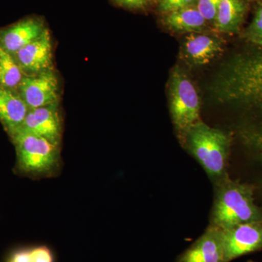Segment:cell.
<instances>
[{
  "mask_svg": "<svg viewBox=\"0 0 262 262\" xmlns=\"http://www.w3.org/2000/svg\"><path fill=\"white\" fill-rule=\"evenodd\" d=\"M243 52L224 65L213 97L241 113L236 134L262 172V48ZM262 191V179L261 182Z\"/></svg>",
  "mask_w": 262,
  "mask_h": 262,
  "instance_id": "obj_1",
  "label": "cell"
},
{
  "mask_svg": "<svg viewBox=\"0 0 262 262\" xmlns=\"http://www.w3.org/2000/svg\"><path fill=\"white\" fill-rule=\"evenodd\" d=\"M214 196L209 225L225 231L262 220V207L255 199L256 187L230 177L213 185Z\"/></svg>",
  "mask_w": 262,
  "mask_h": 262,
  "instance_id": "obj_2",
  "label": "cell"
},
{
  "mask_svg": "<svg viewBox=\"0 0 262 262\" xmlns=\"http://www.w3.org/2000/svg\"><path fill=\"white\" fill-rule=\"evenodd\" d=\"M180 144L201 165L213 186L228 178L232 145L229 134L200 120L189 128Z\"/></svg>",
  "mask_w": 262,
  "mask_h": 262,
  "instance_id": "obj_3",
  "label": "cell"
},
{
  "mask_svg": "<svg viewBox=\"0 0 262 262\" xmlns=\"http://www.w3.org/2000/svg\"><path fill=\"white\" fill-rule=\"evenodd\" d=\"M16 151V168L32 177H48L58 172L61 165L60 146L45 138L18 132L10 138Z\"/></svg>",
  "mask_w": 262,
  "mask_h": 262,
  "instance_id": "obj_4",
  "label": "cell"
},
{
  "mask_svg": "<svg viewBox=\"0 0 262 262\" xmlns=\"http://www.w3.org/2000/svg\"><path fill=\"white\" fill-rule=\"evenodd\" d=\"M169 108L179 142L201 120V98L187 72L178 66L172 69L168 82Z\"/></svg>",
  "mask_w": 262,
  "mask_h": 262,
  "instance_id": "obj_5",
  "label": "cell"
},
{
  "mask_svg": "<svg viewBox=\"0 0 262 262\" xmlns=\"http://www.w3.org/2000/svg\"><path fill=\"white\" fill-rule=\"evenodd\" d=\"M17 91L29 110L59 103V80L53 70L25 76Z\"/></svg>",
  "mask_w": 262,
  "mask_h": 262,
  "instance_id": "obj_6",
  "label": "cell"
},
{
  "mask_svg": "<svg viewBox=\"0 0 262 262\" xmlns=\"http://www.w3.org/2000/svg\"><path fill=\"white\" fill-rule=\"evenodd\" d=\"M223 234L225 262L262 251V220L236 226Z\"/></svg>",
  "mask_w": 262,
  "mask_h": 262,
  "instance_id": "obj_7",
  "label": "cell"
},
{
  "mask_svg": "<svg viewBox=\"0 0 262 262\" xmlns=\"http://www.w3.org/2000/svg\"><path fill=\"white\" fill-rule=\"evenodd\" d=\"M222 38L204 32L188 34L181 47V58L191 67H203L211 63L224 52Z\"/></svg>",
  "mask_w": 262,
  "mask_h": 262,
  "instance_id": "obj_8",
  "label": "cell"
},
{
  "mask_svg": "<svg viewBox=\"0 0 262 262\" xmlns=\"http://www.w3.org/2000/svg\"><path fill=\"white\" fill-rule=\"evenodd\" d=\"M58 105L59 103L29 110L18 132L41 136L60 146L62 121Z\"/></svg>",
  "mask_w": 262,
  "mask_h": 262,
  "instance_id": "obj_9",
  "label": "cell"
},
{
  "mask_svg": "<svg viewBox=\"0 0 262 262\" xmlns=\"http://www.w3.org/2000/svg\"><path fill=\"white\" fill-rule=\"evenodd\" d=\"M14 56L25 76L53 70V43L48 28L42 35L19 50Z\"/></svg>",
  "mask_w": 262,
  "mask_h": 262,
  "instance_id": "obj_10",
  "label": "cell"
},
{
  "mask_svg": "<svg viewBox=\"0 0 262 262\" xmlns=\"http://www.w3.org/2000/svg\"><path fill=\"white\" fill-rule=\"evenodd\" d=\"M174 262H225L223 230L208 225Z\"/></svg>",
  "mask_w": 262,
  "mask_h": 262,
  "instance_id": "obj_11",
  "label": "cell"
},
{
  "mask_svg": "<svg viewBox=\"0 0 262 262\" xmlns=\"http://www.w3.org/2000/svg\"><path fill=\"white\" fill-rule=\"evenodd\" d=\"M47 29L42 17H26L0 29V47L13 56L24 46L40 37Z\"/></svg>",
  "mask_w": 262,
  "mask_h": 262,
  "instance_id": "obj_12",
  "label": "cell"
},
{
  "mask_svg": "<svg viewBox=\"0 0 262 262\" xmlns=\"http://www.w3.org/2000/svg\"><path fill=\"white\" fill-rule=\"evenodd\" d=\"M29 110L17 90L0 85V122L10 138L20 130Z\"/></svg>",
  "mask_w": 262,
  "mask_h": 262,
  "instance_id": "obj_13",
  "label": "cell"
},
{
  "mask_svg": "<svg viewBox=\"0 0 262 262\" xmlns=\"http://www.w3.org/2000/svg\"><path fill=\"white\" fill-rule=\"evenodd\" d=\"M160 21L169 32L174 34H187L204 32L208 23L196 5L162 15Z\"/></svg>",
  "mask_w": 262,
  "mask_h": 262,
  "instance_id": "obj_14",
  "label": "cell"
},
{
  "mask_svg": "<svg viewBox=\"0 0 262 262\" xmlns=\"http://www.w3.org/2000/svg\"><path fill=\"white\" fill-rule=\"evenodd\" d=\"M246 0H220L215 18V29L223 34L241 32L248 11Z\"/></svg>",
  "mask_w": 262,
  "mask_h": 262,
  "instance_id": "obj_15",
  "label": "cell"
},
{
  "mask_svg": "<svg viewBox=\"0 0 262 262\" xmlns=\"http://www.w3.org/2000/svg\"><path fill=\"white\" fill-rule=\"evenodd\" d=\"M24 77L14 56L0 47V85L17 90Z\"/></svg>",
  "mask_w": 262,
  "mask_h": 262,
  "instance_id": "obj_16",
  "label": "cell"
},
{
  "mask_svg": "<svg viewBox=\"0 0 262 262\" xmlns=\"http://www.w3.org/2000/svg\"><path fill=\"white\" fill-rule=\"evenodd\" d=\"M242 38L254 47L262 48V3H256L252 19L243 31Z\"/></svg>",
  "mask_w": 262,
  "mask_h": 262,
  "instance_id": "obj_17",
  "label": "cell"
},
{
  "mask_svg": "<svg viewBox=\"0 0 262 262\" xmlns=\"http://www.w3.org/2000/svg\"><path fill=\"white\" fill-rule=\"evenodd\" d=\"M157 5V10L160 14L170 13L187 8V7L196 5L198 0H155Z\"/></svg>",
  "mask_w": 262,
  "mask_h": 262,
  "instance_id": "obj_18",
  "label": "cell"
},
{
  "mask_svg": "<svg viewBox=\"0 0 262 262\" xmlns=\"http://www.w3.org/2000/svg\"><path fill=\"white\" fill-rule=\"evenodd\" d=\"M220 0H198L196 7L208 23L214 24Z\"/></svg>",
  "mask_w": 262,
  "mask_h": 262,
  "instance_id": "obj_19",
  "label": "cell"
},
{
  "mask_svg": "<svg viewBox=\"0 0 262 262\" xmlns=\"http://www.w3.org/2000/svg\"><path fill=\"white\" fill-rule=\"evenodd\" d=\"M118 8L134 12H146L155 0H110Z\"/></svg>",
  "mask_w": 262,
  "mask_h": 262,
  "instance_id": "obj_20",
  "label": "cell"
},
{
  "mask_svg": "<svg viewBox=\"0 0 262 262\" xmlns=\"http://www.w3.org/2000/svg\"><path fill=\"white\" fill-rule=\"evenodd\" d=\"M33 262H56L54 253L46 245L31 247Z\"/></svg>",
  "mask_w": 262,
  "mask_h": 262,
  "instance_id": "obj_21",
  "label": "cell"
},
{
  "mask_svg": "<svg viewBox=\"0 0 262 262\" xmlns=\"http://www.w3.org/2000/svg\"><path fill=\"white\" fill-rule=\"evenodd\" d=\"M255 3H262V0H253Z\"/></svg>",
  "mask_w": 262,
  "mask_h": 262,
  "instance_id": "obj_22",
  "label": "cell"
},
{
  "mask_svg": "<svg viewBox=\"0 0 262 262\" xmlns=\"http://www.w3.org/2000/svg\"><path fill=\"white\" fill-rule=\"evenodd\" d=\"M246 2H247L248 3H251L253 2V0H246Z\"/></svg>",
  "mask_w": 262,
  "mask_h": 262,
  "instance_id": "obj_23",
  "label": "cell"
},
{
  "mask_svg": "<svg viewBox=\"0 0 262 262\" xmlns=\"http://www.w3.org/2000/svg\"><path fill=\"white\" fill-rule=\"evenodd\" d=\"M247 262H257V261H253V260H248V261Z\"/></svg>",
  "mask_w": 262,
  "mask_h": 262,
  "instance_id": "obj_24",
  "label": "cell"
}]
</instances>
